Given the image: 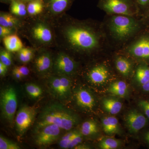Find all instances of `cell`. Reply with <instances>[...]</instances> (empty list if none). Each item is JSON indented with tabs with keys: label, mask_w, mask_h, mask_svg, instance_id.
Here are the masks:
<instances>
[{
	"label": "cell",
	"mask_w": 149,
	"mask_h": 149,
	"mask_svg": "<svg viewBox=\"0 0 149 149\" xmlns=\"http://www.w3.org/2000/svg\"><path fill=\"white\" fill-rule=\"evenodd\" d=\"M56 26V38L63 47L74 56L102 57L112 52L102 21L80 20L67 16Z\"/></svg>",
	"instance_id": "obj_1"
},
{
	"label": "cell",
	"mask_w": 149,
	"mask_h": 149,
	"mask_svg": "<svg viewBox=\"0 0 149 149\" xmlns=\"http://www.w3.org/2000/svg\"><path fill=\"white\" fill-rule=\"evenodd\" d=\"M102 22L113 52L121 49L147 27L141 17L128 15H106Z\"/></svg>",
	"instance_id": "obj_2"
},
{
	"label": "cell",
	"mask_w": 149,
	"mask_h": 149,
	"mask_svg": "<svg viewBox=\"0 0 149 149\" xmlns=\"http://www.w3.org/2000/svg\"><path fill=\"white\" fill-rule=\"evenodd\" d=\"M78 115L61 104L52 103L46 106L37 118L35 123V132L46 125L55 124L63 130H72L78 124Z\"/></svg>",
	"instance_id": "obj_3"
},
{
	"label": "cell",
	"mask_w": 149,
	"mask_h": 149,
	"mask_svg": "<svg viewBox=\"0 0 149 149\" xmlns=\"http://www.w3.org/2000/svg\"><path fill=\"white\" fill-rule=\"evenodd\" d=\"M128 56L136 63L149 65V27H146L119 50L116 51Z\"/></svg>",
	"instance_id": "obj_4"
},
{
	"label": "cell",
	"mask_w": 149,
	"mask_h": 149,
	"mask_svg": "<svg viewBox=\"0 0 149 149\" xmlns=\"http://www.w3.org/2000/svg\"><path fill=\"white\" fill-rule=\"evenodd\" d=\"M97 7L108 15L140 17L136 0H99Z\"/></svg>",
	"instance_id": "obj_5"
},
{
	"label": "cell",
	"mask_w": 149,
	"mask_h": 149,
	"mask_svg": "<svg viewBox=\"0 0 149 149\" xmlns=\"http://www.w3.org/2000/svg\"><path fill=\"white\" fill-rule=\"evenodd\" d=\"M105 57L104 59L102 58L101 61L94 63L87 69L86 78L92 84L97 85L104 84L112 75L111 58L108 60L109 58Z\"/></svg>",
	"instance_id": "obj_6"
},
{
	"label": "cell",
	"mask_w": 149,
	"mask_h": 149,
	"mask_svg": "<svg viewBox=\"0 0 149 149\" xmlns=\"http://www.w3.org/2000/svg\"><path fill=\"white\" fill-rule=\"evenodd\" d=\"M54 33L50 24L43 20H37L30 26L28 34L36 45L47 46L52 45L55 41Z\"/></svg>",
	"instance_id": "obj_7"
},
{
	"label": "cell",
	"mask_w": 149,
	"mask_h": 149,
	"mask_svg": "<svg viewBox=\"0 0 149 149\" xmlns=\"http://www.w3.org/2000/svg\"><path fill=\"white\" fill-rule=\"evenodd\" d=\"M80 65V62L69 54L60 52L53 58L52 70L54 74L70 77L77 74Z\"/></svg>",
	"instance_id": "obj_8"
},
{
	"label": "cell",
	"mask_w": 149,
	"mask_h": 149,
	"mask_svg": "<svg viewBox=\"0 0 149 149\" xmlns=\"http://www.w3.org/2000/svg\"><path fill=\"white\" fill-rule=\"evenodd\" d=\"M0 103L3 117L12 126L17 106V96L14 88L10 86L1 91Z\"/></svg>",
	"instance_id": "obj_9"
},
{
	"label": "cell",
	"mask_w": 149,
	"mask_h": 149,
	"mask_svg": "<svg viewBox=\"0 0 149 149\" xmlns=\"http://www.w3.org/2000/svg\"><path fill=\"white\" fill-rule=\"evenodd\" d=\"M71 81L69 77L63 75H52L49 77L48 85L53 95L58 100H65L71 94Z\"/></svg>",
	"instance_id": "obj_10"
},
{
	"label": "cell",
	"mask_w": 149,
	"mask_h": 149,
	"mask_svg": "<svg viewBox=\"0 0 149 149\" xmlns=\"http://www.w3.org/2000/svg\"><path fill=\"white\" fill-rule=\"evenodd\" d=\"M110 58L113 68L121 76L128 78L133 75L137 63L133 58L117 52H113Z\"/></svg>",
	"instance_id": "obj_11"
},
{
	"label": "cell",
	"mask_w": 149,
	"mask_h": 149,
	"mask_svg": "<svg viewBox=\"0 0 149 149\" xmlns=\"http://www.w3.org/2000/svg\"><path fill=\"white\" fill-rule=\"evenodd\" d=\"M36 114V109L32 107L24 105L19 109L15 118V123L19 136H23L34 123Z\"/></svg>",
	"instance_id": "obj_12"
},
{
	"label": "cell",
	"mask_w": 149,
	"mask_h": 149,
	"mask_svg": "<svg viewBox=\"0 0 149 149\" xmlns=\"http://www.w3.org/2000/svg\"><path fill=\"white\" fill-rule=\"evenodd\" d=\"M62 129L55 124H50L36 131L35 143L39 147H46L53 143L61 137Z\"/></svg>",
	"instance_id": "obj_13"
},
{
	"label": "cell",
	"mask_w": 149,
	"mask_h": 149,
	"mask_svg": "<svg viewBox=\"0 0 149 149\" xmlns=\"http://www.w3.org/2000/svg\"><path fill=\"white\" fill-rule=\"evenodd\" d=\"M127 128L130 133H137L149 125V121L141 111L132 109L125 117Z\"/></svg>",
	"instance_id": "obj_14"
},
{
	"label": "cell",
	"mask_w": 149,
	"mask_h": 149,
	"mask_svg": "<svg viewBox=\"0 0 149 149\" xmlns=\"http://www.w3.org/2000/svg\"><path fill=\"white\" fill-rule=\"evenodd\" d=\"M74 101L77 106L88 111L94 110L96 102L92 92L85 88H78L74 92Z\"/></svg>",
	"instance_id": "obj_15"
},
{
	"label": "cell",
	"mask_w": 149,
	"mask_h": 149,
	"mask_svg": "<svg viewBox=\"0 0 149 149\" xmlns=\"http://www.w3.org/2000/svg\"><path fill=\"white\" fill-rule=\"evenodd\" d=\"M53 58L50 52L44 50L37 55L34 62L35 70L38 74L44 75L52 70Z\"/></svg>",
	"instance_id": "obj_16"
},
{
	"label": "cell",
	"mask_w": 149,
	"mask_h": 149,
	"mask_svg": "<svg viewBox=\"0 0 149 149\" xmlns=\"http://www.w3.org/2000/svg\"><path fill=\"white\" fill-rule=\"evenodd\" d=\"M83 137L80 130L72 129L68 131L60 138L58 146L61 148H74L82 143Z\"/></svg>",
	"instance_id": "obj_17"
},
{
	"label": "cell",
	"mask_w": 149,
	"mask_h": 149,
	"mask_svg": "<svg viewBox=\"0 0 149 149\" xmlns=\"http://www.w3.org/2000/svg\"><path fill=\"white\" fill-rule=\"evenodd\" d=\"M133 75L140 87L146 84L149 81V65L144 63H137Z\"/></svg>",
	"instance_id": "obj_18"
},
{
	"label": "cell",
	"mask_w": 149,
	"mask_h": 149,
	"mask_svg": "<svg viewBox=\"0 0 149 149\" xmlns=\"http://www.w3.org/2000/svg\"><path fill=\"white\" fill-rule=\"evenodd\" d=\"M72 0H48L47 8L52 15L58 16L66 10Z\"/></svg>",
	"instance_id": "obj_19"
},
{
	"label": "cell",
	"mask_w": 149,
	"mask_h": 149,
	"mask_svg": "<svg viewBox=\"0 0 149 149\" xmlns=\"http://www.w3.org/2000/svg\"><path fill=\"white\" fill-rule=\"evenodd\" d=\"M102 122L103 130L107 135H113L121 133L119 122L115 116H105L102 119Z\"/></svg>",
	"instance_id": "obj_20"
},
{
	"label": "cell",
	"mask_w": 149,
	"mask_h": 149,
	"mask_svg": "<svg viewBox=\"0 0 149 149\" xmlns=\"http://www.w3.org/2000/svg\"><path fill=\"white\" fill-rule=\"evenodd\" d=\"M6 49L10 52H18L23 48V43L16 34H12L3 38Z\"/></svg>",
	"instance_id": "obj_21"
},
{
	"label": "cell",
	"mask_w": 149,
	"mask_h": 149,
	"mask_svg": "<svg viewBox=\"0 0 149 149\" xmlns=\"http://www.w3.org/2000/svg\"><path fill=\"white\" fill-rule=\"evenodd\" d=\"M108 92L113 95L124 98L128 94V85L123 80H116L110 85Z\"/></svg>",
	"instance_id": "obj_22"
},
{
	"label": "cell",
	"mask_w": 149,
	"mask_h": 149,
	"mask_svg": "<svg viewBox=\"0 0 149 149\" xmlns=\"http://www.w3.org/2000/svg\"><path fill=\"white\" fill-rule=\"evenodd\" d=\"M102 104L105 110L111 114L119 113L122 108V102L118 99L112 97L105 98L103 100Z\"/></svg>",
	"instance_id": "obj_23"
},
{
	"label": "cell",
	"mask_w": 149,
	"mask_h": 149,
	"mask_svg": "<svg viewBox=\"0 0 149 149\" xmlns=\"http://www.w3.org/2000/svg\"><path fill=\"white\" fill-rule=\"evenodd\" d=\"M80 130L84 137H91L98 133L99 127L95 120L89 119L82 123Z\"/></svg>",
	"instance_id": "obj_24"
},
{
	"label": "cell",
	"mask_w": 149,
	"mask_h": 149,
	"mask_svg": "<svg viewBox=\"0 0 149 149\" xmlns=\"http://www.w3.org/2000/svg\"><path fill=\"white\" fill-rule=\"evenodd\" d=\"M10 9L11 13L19 17L25 16L27 13V6L22 0H11Z\"/></svg>",
	"instance_id": "obj_25"
},
{
	"label": "cell",
	"mask_w": 149,
	"mask_h": 149,
	"mask_svg": "<svg viewBox=\"0 0 149 149\" xmlns=\"http://www.w3.org/2000/svg\"><path fill=\"white\" fill-rule=\"evenodd\" d=\"M19 24L18 19L11 14L1 12L0 15V25L4 27L14 28Z\"/></svg>",
	"instance_id": "obj_26"
},
{
	"label": "cell",
	"mask_w": 149,
	"mask_h": 149,
	"mask_svg": "<svg viewBox=\"0 0 149 149\" xmlns=\"http://www.w3.org/2000/svg\"><path fill=\"white\" fill-rule=\"evenodd\" d=\"M122 141L112 138H105L101 140L99 143V148L102 149H116L120 148Z\"/></svg>",
	"instance_id": "obj_27"
},
{
	"label": "cell",
	"mask_w": 149,
	"mask_h": 149,
	"mask_svg": "<svg viewBox=\"0 0 149 149\" xmlns=\"http://www.w3.org/2000/svg\"><path fill=\"white\" fill-rule=\"evenodd\" d=\"M44 7L42 0H32L27 6V13L31 15H37L43 11Z\"/></svg>",
	"instance_id": "obj_28"
},
{
	"label": "cell",
	"mask_w": 149,
	"mask_h": 149,
	"mask_svg": "<svg viewBox=\"0 0 149 149\" xmlns=\"http://www.w3.org/2000/svg\"><path fill=\"white\" fill-rule=\"evenodd\" d=\"M25 89L27 95L32 99H38L43 94L42 88L35 83H27L25 85Z\"/></svg>",
	"instance_id": "obj_29"
},
{
	"label": "cell",
	"mask_w": 149,
	"mask_h": 149,
	"mask_svg": "<svg viewBox=\"0 0 149 149\" xmlns=\"http://www.w3.org/2000/svg\"><path fill=\"white\" fill-rule=\"evenodd\" d=\"M17 52L19 60L22 63L29 62L34 57V50L30 48H22Z\"/></svg>",
	"instance_id": "obj_30"
},
{
	"label": "cell",
	"mask_w": 149,
	"mask_h": 149,
	"mask_svg": "<svg viewBox=\"0 0 149 149\" xmlns=\"http://www.w3.org/2000/svg\"><path fill=\"white\" fill-rule=\"evenodd\" d=\"M0 149H19L20 147L17 143L6 139L1 135L0 136Z\"/></svg>",
	"instance_id": "obj_31"
},
{
	"label": "cell",
	"mask_w": 149,
	"mask_h": 149,
	"mask_svg": "<svg viewBox=\"0 0 149 149\" xmlns=\"http://www.w3.org/2000/svg\"><path fill=\"white\" fill-rule=\"evenodd\" d=\"M0 62L8 67L10 66L12 63V58L10 52L6 49H1L0 52Z\"/></svg>",
	"instance_id": "obj_32"
},
{
	"label": "cell",
	"mask_w": 149,
	"mask_h": 149,
	"mask_svg": "<svg viewBox=\"0 0 149 149\" xmlns=\"http://www.w3.org/2000/svg\"><path fill=\"white\" fill-rule=\"evenodd\" d=\"M139 10V15L142 18L149 10V0H136Z\"/></svg>",
	"instance_id": "obj_33"
},
{
	"label": "cell",
	"mask_w": 149,
	"mask_h": 149,
	"mask_svg": "<svg viewBox=\"0 0 149 149\" xmlns=\"http://www.w3.org/2000/svg\"><path fill=\"white\" fill-rule=\"evenodd\" d=\"M138 105L149 121V99H141L138 102Z\"/></svg>",
	"instance_id": "obj_34"
},
{
	"label": "cell",
	"mask_w": 149,
	"mask_h": 149,
	"mask_svg": "<svg viewBox=\"0 0 149 149\" xmlns=\"http://www.w3.org/2000/svg\"><path fill=\"white\" fill-rule=\"evenodd\" d=\"M13 28L0 26V37L1 38L7 37L13 34Z\"/></svg>",
	"instance_id": "obj_35"
},
{
	"label": "cell",
	"mask_w": 149,
	"mask_h": 149,
	"mask_svg": "<svg viewBox=\"0 0 149 149\" xmlns=\"http://www.w3.org/2000/svg\"><path fill=\"white\" fill-rule=\"evenodd\" d=\"M18 70L19 72H20L23 77H25L29 75V70L28 67L24 65H21V66H17L15 68Z\"/></svg>",
	"instance_id": "obj_36"
},
{
	"label": "cell",
	"mask_w": 149,
	"mask_h": 149,
	"mask_svg": "<svg viewBox=\"0 0 149 149\" xmlns=\"http://www.w3.org/2000/svg\"><path fill=\"white\" fill-rule=\"evenodd\" d=\"M144 143L149 148V128L145 130L142 135Z\"/></svg>",
	"instance_id": "obj_37"
},
{
	"label": "cell",
	"mask_w": 149,
	"mask_h": 149,
	"mask_svg": "<svg viewBox=\"0 0 149 149\" xmlns=\"http://www.w3.org/2000/svg\"><path fill=\"white\" fill-rule=\"evenodd\" d=\"M8 67L0 62V75L1 76H3L6 75L8 71Z\"/></svg>",
	"instance_id": "obj_38"
},
{
	"label": "cell",
	"mask_w": 149,
	"mask_h": 149,
	"mask_svg": "<svg viewBox=\"0 0 149 149\" xmlns=\"http://www.w3.org/2000/svg\"><path fill=\"white\" fill-rule=\"evenodd\" d=\"M13 74L15 78H16L17 80H20L22 77H24L22 76V74L20 73L18 70H17L15 68H14L13 70Z\"/></svg>",
	"instance_id": "obj_39"
},
{
	"label": "cell",
	"mask_w": 149,
	"mask_h": 149,
	"mask_svg": "<svg viewBox=\"0 0 149 149\" xmlns=\"http://www.w3.org/2000/svg\"><path fill=\"white\" fill-rule=\"evenodd\" d=\"M141 19L145 25L147 27H149V10L145 15H144Z\"/></svg>",
	"instance_id": "obj_40"
},
{
	"label": "cell",
	"mask_w": 149,
	"mask_h": 149,
	"mask_svg": "<svg viewBox=\"0 0 149 149\" xmlns=\"http://www.w3.org/2000/svg\"><path fill=\"white\" fill-rule=\"evenodd\" d=\"M141 91L144 94H149V81L145 85L141 87Z\"/></svg>",
	"instance_id": "obj_41"
},
{
	"label": "cell",
	"mask_w": 149,
	"mask_h": 149,
	"mask_svg": "<svg viewBox=\"0 0 149 149\" xmlns=\"http://www.w3.org/2000/svg\"><path fill=\"white\" fill-rule=\"evenodd\" d=\"M90 147L88 146H86V145H81V144H79L78 146H77L75 147L74 148V149H89L90 148Z\"/></svg>",
	"instance_id": "obj_42"
},
{
	"label": "cell",
	"mask_w": 149,
	"mask_h": 149,
	"mask_svg": "<svg viewBox=\"0 0 149 149\" xmlns=\"http://www.w3.org/2000/svg\"><path fill=\"white\" fill-rule=\"evenodd\" d=\"M11 0H1V1L3 2H10Z\"/></svg>",
	"instance_id": "obj_43"
},
{
	"label": "cell",
	"mask_w": 149,
	"mask_h": 149,
	"mask_svg": "<svg viewBox=\"0 0 149 149\" xmlns=\"http://www.w3.org/2000/svg\"><path fill=\"white\" fill-rule=\"evenodd\" d=\"M22 1H23L28 2H29L31 1L32 0H22Z\"/></svg>",
	"instance_id": "obj_44"
}]
</instances>
